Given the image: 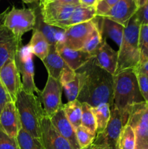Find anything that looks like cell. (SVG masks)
<instances>
[{"instance_id":"10","label":"cell","mask_w":148,"mask_h":149,"mask_svg":"<svg viewBox=\"0 0 148 149\" xmlns=\"http://www.w3.org/2000/svg\"><path fill=\"white\" fill-rule=\"evenodd\" d=\"M39 97L43 103L46 115L51 117L62 106V87L59 81L48 76L46 85L41 91Z\"/></svg>"},{"instance_id":"11","label":"cell","mask_w":148,"mask_h":149,"mask_svg":"<svg viewBox=\"0 0 148 149\" xmlns=\"http://www.w3.org/2000/svg\"><path fill=\"white\" fill-rule=\"evenodd\" d=\"M97 23L95 17L89 21L70 26L65 29L63 45L75 50L82 49L86 40L97 26Z\"/></svg>"},{"instance_id":"27","label":"cell","mask_w":148,"mask_h":149,"mask_svg":"<svg viewBox=\"0 0 148 149\" xmlns=\"http://www.w3.org/2000/svg\"><path fill=\"white\" fill-rule=\"evenodd\" d=\"M92 111L96 119L97 136L100 135L107 127L110 117V106L107 103H101L97 106L92 107Z\"/></svg>"},{"instance_id":"48","label":"cell","mask_w":148,"mask_h":149,"mask_svg":"<svg viewBox=\"0 0 148 149\" xmlns=\"http://www.w3.org/2000/svg\"><path fill=\"white\" fill-rule=\"evenodd\" d=\"M147 104H148V103H147Z\"/></svg>"},{"instance_id":"47","label":"cell","mask_w":148,"mask_h":149,"mask_svg":"<svg viewBox=\"0 0 148 149\" xmlns=\"http://www.w3.org/2000/svg\"><path fill=\"white\" fill-rule=\"evenodd\" d=\"M100 1V0H97V1Z\"/></svg>"},{"instance_id":"3","label":"cell","mask_w":148,"mask_h":149,"mask_svg":"<svg viewBox=\"0 0 148 149\" xmlns=\"http://www.w3.org/2000/svg\"><path fill=\"white\" fill-rule=\"evenodd\" d=\"M15 103L18 111L22 128L33 137L40 139L41 122L46 116L40 98L34 93H28L21 89Z\"/></svg>"},{"instance_id":"33","label":"cell","mask_w":148,"mask_h":149,"mask_svg":"<svg viewBox=\"0 0 148 149\" xmlns=\"http://www.w3.org/2000/svg\"><path fill=\"white\" fill-rule=\"evenodd\" d=\"M77 141L81 149L88 148L94 143L96 135L91 133L86 128L83 126H79L75 130Z\"/></svg>"},{"instance_id":"39","label":"cell","mask_w":148,"mask_h":149,"mask_svg":"<svg viewBox=\"0 0 148 149\" xmlns=\"http://www.w3.org/2000/svg\"><path fill=\"white\" fill-rule=\"evenodd\" d=\"M134 71L136 73L144 74V75L148 77V59L139 63L134 68Z\"/></svg>"},{"instance_id":"22","label":"cell","mask_w":148,"mask_h":149,"mask_svg":"<svg viewBox=\"0 0 148 149\" xmlns=\"http://www.w3.org/2000/svg\"><path fill=\"white\" fill-rule=\"evenodd\" d=\"M101 24L99 25L103 41L106 38L111 39L120 47L123 38L125 26L107 17H100Z\"/></svg>"},{"instance_id":"4","label":"cell","mask_w":148,"mask_h":149,"mask_svg":"<svg viewBox=\"0 0 148 149\" xmlns=\"http://www.w3.org/2000/svg\"><path fill=\"white\" fill-rule=\"evenodd\" d=\"M141 23L136 15L132 16L125 26L122 43L119 47L118 65L115 74L124 70L134 68L139 64V36Z\"/></svg>"},{"instance_id":"1","label":"cell","mask_w":148,"mask_h":149,"mask_svg":"<svg viewBox=\"0 0 148 149\" xmlns=\"http://www.w3.org/2000/svg\"><path fill=\"white\" fill-rule=\"evenodd\" d=\"M80 79L77 100L95 107L101 103L113 106L114 76L99 66L93 56L87 63L75 71Z\"/></svg>"},{"instance_id":"35","label":"cell","mask_w":148,"mask_h":149,"mask_svg":"<svg viewBox=\"0 0 148 149\" xmlns=\"http://www.w3.org/2000/svg\"><path fill=\"white\" fill-rule=\"evenodd\" d=\"M118 0H100L96 4V13L97 17H103L110 9L118 2Z\"/></svg>"},{"instance_id":"24","label":"cell","mask_w":148,"mask_h":149,"mask_svg":"<svg viewBox=\"0 0 148 149\" xmlns=\"http://www.w3.org/2000/svg\"><path fill=\"white\" fill-rule=\"evenodd\" d=\"M96 17H97V13H96V7L94 6L87 7V6L79 4L75 7L71 17L62 24L61 29L65 30L70 26L89 21L95 18Z\"/></svg>"},{"instance_id":"26","label":"cell","mask_w":148,"mask_h":149,"mask_svg":"<svg viewBox=\"0 0 148 149\" xmlns=\"http://www.w3.org/2000/svg\"><path fill=\"white\" fill-rule=\"evenodd\" d=\"M62 109L65 113L67 119L72 125L74 129L81 125V116H82V103L78 100H73L62 105Z\"/></svg>"},{"instance_id":"5","label":"cell","mask_w":148,"mask_h":149,"mask_svg":"<svg viewBox=\"0 0 148 149\" xmlns=\"http://www.w3.org/2000/svg\"><path fill=\"white\" fill-rule=\"evenodd\" d=\"M36 17V9H17L12 7L7 13L3 25L14 34L17 40L22 42L23 35L34 29Z\"/></svg>"},{"instance_id":"7","label":"cell","mask_w":148,"mask_h":149,"mask_svg":"<svg viewBox=\"0 0 148 149\" xmlns=\"http://www.w3.org/2000/svg\"><path fill=\"white\" fill-rule=\"evenodd\" d=\"M129 115L120 113L115 107L110 108V117L104 130L100 135H97L94 143L97 145L115 149L116 143L122 129L127 125Z\"/></svg>"},{"instance_id":"44","label":"cell","mask_w":148,"mask_h":149,"mask_svg":"<svg viewBox=\"0 0 148 149\" xmlns=\"http://www.w3.org/2000/svg\"><path fill=\"white\" fill-rule=\"evenodd\" d=\"M23 2L26 4H32V3H39L40 2V0H22Z\"/></svg>"},{"instance_id":"6","label":"cell","mask_w":148,"mask_h":149,"mask_svg":"<svg viewBox=\"0 0 148 149\" xmlns=\"http://www.w3.org/2000/svg\"><path fill=\"white\" fill-rule=\"evenodd\" d=\"M127 124L136 135L135 149H148V104L146 102L131 108Z\"/></svg>"},{"instance_id":"40","label":"cell","mask_w":148,"mask_h":149,"mask_svg":"<svg viewBox=\"0 0 148 149\" xmlns=\"http://www.w3.org/2000/svg\"><path fill=\"white\" fill-rule=\"evenodd\" d=\"M50 1H58V2L65 3V4H80L79 0H51ZM50 1H49V2H50Z\"/></svg>"},{"instance_id":"31","label":"cell","mask_w":148,"mask_h":149,"mask_svg":"<svg viewBox=\"0 0 148 149\" xmlns=\"http://www.w3.org/2000/svg\"><path fill=\"white\" fill-rule=\"evenodd\" d=\"M81 126L86 128L89 132L96 135L97 125L96 119L92 111V107L88 103H82V116H81Z\"/></svg>"},{"instance_id":"17","label":"cell","mask_w":148,"mask_h":149,"mask_svg":"<svg viewBox=\"0 0 148 149\" xmlns=\"http://www.w3.org/2000/svg\"><path fill=\"white\" fill-rule=\"evenodd\" d=\"M138 10L136 0H118L103 17L114 20L126 26L128 21Z\"/></svg>"},{"instance_id":"43","label":"cell","mask_w":148,"mask_h":149,"mask_svg":"<svg viewBox=\"0 0 148 149\" xmlns=\"http://www.w3.org/2000/svg\"><path fill=\"white\" fill-rule=\"evenodd\" d=\"M93 149H110L108 147L103 146L97 145V144H95L94 143H93Z\"/></svg>"},{"instance_id":"41","label":"cell","mask_w":148,"mask_h":149,"mask_svg":"<svg viewBox=\"0 0 148 149\" xmlns=\"http://www.w3.org/2000/svg\"><path fill=\"white\" fill-rule=\"evenodd\" d=\"M9 10H10V7H8L7 10H5L4 12H3V13H1V14H0V26H1V25H3L4 18H5L6 15H7V13L9 12Z\"/></svg>"},{"instance_id":"23","label":"cell","mask_w":148,"mask_h":149,"mask_svg":"<svg viewBox=\"0 0 148 149\" xmlns=\"http://www.w3.org/2000/svg\"><path fill=\"white\" fill-rule=\"evenodd\" d=\"M42 62L46 67L49 76L59 80L61 73L68 65L57 49L56 45H49V52Z\"/></svg>"},{"instance_id":"14","label":"cell","mask_w":148,"mask_h":149,"mask_svg":"<svg viewBox=\"0 0 148 149\" xmlns=\"http://www.w3.org/2000/svg\"><path fill=\"white\" fill-rule=\"evenodd\" d=\"M22 47L20 42L4 25L0 26V69L10 60H14Z\"/></svg>"},{"instance_id":"36","label":"cell","mask_w":148,"mask_h":149,"mask_svg":"<svg viewBox=\"0 0 148 149\" xmlns=\"http://www.w3.org/2000/svg\"><path fill=\"white\" fill-rule=\"evenodd\" d=\"M136 75L141 94L145 101L148 103V77L139 73H136Z\"/></svg>"},{"instance_id":"15","label":"cell","mask_w":148,"mask_h":149,"mask_svg":"<svg viewBox=\"0 0 148 149\" xmlns=\"http://www.w3.org/2000/svg\"><path fill=\"white\" fill-rule=\"evenodd\" d=\"M0 128L12 138H17L22 129L20 116L15 102L7 103L0 113Z\"/></svg>"},{"instance_id":"16","label":"cell","mask_w":148,"mask_h":149,"mask_svg":"<svg viewBox=\"0 0 148 149\" xmlns=\"http://www.w3.org/2000/svg\"><path fill=\"white\" fill-rule=\"evenodd\" d=\"M49 118L55 129L67 141L69 142L73 149H81L77 141L75 130L67 119L62 106Z\"/></svg>"},{"instance_id":"2","label":"cell","mask_w":148,"mask_h":149,"mask_svg":"<svg viewBox=\"0 0 148 149\" xmlns=\"http://www.w3.org/2000/svg\"><path fill=\"white\" fill-rule=\"evenodd\" d=\"M145 102L140 93L133 68L124 70L114 75L113 106L120 113L129 115L134 105Z\"/></svg>"},{"instance_id":"37","label":"cell","mask_w":148,"mask_h":149,"mask_svg":"<svg viewBox=\"0 0 148 149\" xmlns=\"http://www.w3.org/2000/svg\"><path fill=\"white\" fill-rule=\"evenodd\" d=\"M11 101H12V100L10 95L7 93L5 87H4L2 82H1V79H0V113L2 111L3 109L6 106V104Z\"/></svg>"},{"instance_id":"9","label":"cell","mask_w":148,"mask_h":149,"mask_svg":"<svg viewBox=\"0 0 148 149\" xmlns=\"http://www.w3.org/2000/svg\"><path fill=\"white\" fill-rule=\"evenodd\" d=\"M79 4L50 1L42 7H39L44 22L61 29L62 24L71 17L75 7Z\"/></svg>"},{"instance_id":"20","label":"cell","mask_w":148,"mask_h":149,"mask_svg":"<svg viewBox=\"0 0 148 149\" xmlns=\"http://www.w3.org/2000/svg\"><path fill=\"white\" fill-rule=\"evenodd\" d=\"M58 81L65 91L68 102L76 100L80 91V79L78 73L67 66L61 73Z\"/></svg>"},{"instance_id":"42","label":"cell","mask_w":148,"mask_h":149,"mask_svg":"<svg viewBox=\"0 0 148 149\" xmlns=\"http://www.w3.org/2000/svg\"><path fill=\"white\" fill-rule=\"evenodd\" d=\"M148 0H136V5H137L138 9L141 8L142 7H143L147 2Z\"/></svg>"},{"instance_id":"21","label":"cell","mask_w":148,"mask_h":149,"mask_svg":"<svg viewBox=\"0 0 148 149\" xmlns=\"http://www.w3.org/2000/svg\"><path fill=\"white\" fill-rule=\"evenodd\" d=\"M36 9V23L34 29H38L44 36L49 45H57L58 44H63L65 39V29L51 26L44 23L42 18L41 9Z\"/></svg>"},{"instance_id":"46","label":"cell","mask_w":148,"mask_h":149,"mask_svg":"<svg viewBox=\"0 0 148 149\" xmlns=\"http://www.w3.org/2000/svg\"><path fill=\"white\" fill-rule=\"evenodd\" d=\"M84 149H93V144H91V145L90 146H89L88 148H84Z\"/></svg>"},{"instance_id":"18","label":"cell","mask_w":148,"mask_h":149,"mask_svg":"<svg viewBox=\"0 0 148 149\" xmlns=\"http://www.w3.org/2000/svg\"><path fill=\"white\" fill-rule=\"evenodd\" d=\"M56 47L66 65L74 71L84 66L93 57L91 54L82 49L75 50L71 49L63 44H58Z\"/></svg>"},{"instance_id":"29","label":"cell","mask_w":148,"mask_h":149,"mask_svg":"<svg viewBox=\"0 0 148 149\" xmlns=\"http://www.w3.org/2000/svg\"><path fill=\"white\" fill-rule=\"evenodd\" d=\"M16 140L20 149H44L40 139L33 137L23 128L18 132Z\"/></svg>"},{"instance_id":"8","label":"cell","mask_w":148,"mask_h":149,"mask_svg":"<svg viewBox=\"0 0 148 149\" xmlns=\"http://www.w3.org/2000/svg\"><path fill=\"white\" fill-rule=\"evenodd\" d=\"M16 65L20 75H22V89L28 93H37L41 91L36 87L34 81V65L33 53L28 45L22 46L15 58Z\"/></svg>"},{"instance_id":"30","label":"cell","mask_w":148,"mask_h":149,"mask_svg":"<svg viewBox=\"0 0 148 149\" xmlns=\"http://www.w3.org/2000/svg\"><path fill=\"white\" fill-rule=\"evenodd\" d=\"M103 42L104 41L102 40V38L100 28H99V23L97 22V26H95L94 30L91 31V33H90L89 37L86 40L85 43L83 46L82 50L85 51L94 56Z\"/></svg>"},{"instance_id":"38","label":"cell","mask_w":148,"mask_h":149,"mask_svg":"<svg viewBox=\"0 0 148 149\" xmlns=\"http://www.w3.org/2000/svg\"><path fill=\"white\" fill-rule=\"evenodd\" d=\"M136 15L141 25L148 24V1L143 7L138 9Z\"/></svg>"},{"instance_id":"34","label":"cell","mask_w":148,"mask_h":149,"mask_svg":"<svg viewBox=\"0 0 148 149\" xmlns=\"http://www.w3.org/2000/svg\"><path fill=\"white\" fill-rule=\"evenodd\" d=\"M0 149H20L16 138L7 135L0 128Z\"/></svg>"},{"instance_id":"19","label":"cell","mask_w":148,"mask_h":149,"mask_svg":"<svg viewBox=\"0 0 148 149\" xmlns=\"http://www.w3.org/2000/svg\"><path fill=\"white\" fill-rule=\"evenodd\" d=\"M94 59L97 65L114 76L118 65V51H115L104 41L95 55Z\"/></svg>"},{"instance_id":"12","label":"cell","mask_w":148,"mask_h":149,"mask_svg":"<svg viewBox=\"0 0 148 149\" xmlns=\"http://www.w3.org/2000/svg\"><path fill=\"white\" fill-rule=\"evenodd\" d=\"M40 141L44 149H73L55 129L50 118L46 115L41 122Z\"/></svg>"},{"instance_id":"28","label":"cell","mask_w":148,"mask_h":149,"mask_svg":"<svg viewBox=\"0 0 148 149\" xmlns=\"http://www.w3.org/2000/svg\"><path fill=\"white\" fill-rule=\"evenodd\" d=\"M136 148V135L134 130L129 125H126L122 129L115 149Z\"/></svg>"},{"instance_id":"13","label":"cell","mask_w":148,"mask_h":149,"mask_svg":"<svg viewBox=\"0 0 148 149\" xmlns=\"http://www.w3.org/2000/svg\"><path fill=\"white\" fill-rule=\"evenodd\" d=\"M0 79L12 100L15 102L17 94L22 89V81L15 59L7 61L0 69Z\"/></svg>"},{"instance_id":"45","label":"cell","mask_w":148,"mask_h":149,"mask_svg":"<svg viewBox=\"0 0 148 149\" xmlns=\"http://www.w3.org/2000/svg\"><path fill=\"white\" fill-rule=\"evenodd\" d=\"M51 0H40V2H39V6L42 7V6L45 5L46 4H47L48 2H49Z\"/></svg>"},{"instance_id":"25","label":"cell","mask_w":148,"mask_h":149,"mask_svg":"<svg viewBox=\"0 0 148 149\" xmlns=\"http://www.w3.org/2000/svg\"><path fill=\"white\" fill-rule=\"evenodd\" d=\"M28 45L32 53L34 54L42 61L45 59L49 52V42L41 32L36 29H33L31 39Z\"/></svg>"},{"instance_id":"32","label":"cell","mask_w":148,"mask_h":149,"mask_svg":"<svg viewBox=\"0 0 148 149\" xmlns=\"http://www.w3.org/2000/svg\"><path fill=\"white\" fill-rule=\"evenodd\" d=\"M139 50L140 55L139 63L148 59V24L140 26L139 36Z\"/></svg>"}]
</instances>
